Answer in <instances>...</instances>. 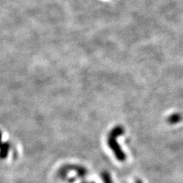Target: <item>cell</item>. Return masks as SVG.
Segmentation results:
<instances>
[{
    "mask_svg": "<svg viewBox=\"0 0 183 183\" xmlns=\"http://www.w3.org/2000/svg\"><path fill=\"white\" fill-rule=\"evenodd\" d=\"M124 133V130L122 126H116L113 129L109 134L108 139H107V143L111 150L113 151V153L115 154V157L117 160L120 162H124L126 160V154L124 153L121 147L117 143V138Z\"/></svg>",
    "mask_w": 183,
    "mask_h": 183,
    "instance_id": "cell-1",
    "label": "cell"
},
{
    "mask_svg": "<svg viewBox=\"0 0 183 183\" xmlns=\"http://www.w3.org/2000/svg\"><path fill=\"white\" fill-rule=\"evenodd\" d=\"M182 115L180 113H176L169 115L167 119V122L169 124H176L182 121Z\"/></svg>",
    "mask_w": 183,
    "mask_h": 183,
    "instance_id": "cell-2",
    "label": "cell"
},
{
    "mask_svg": "<svg viewBox=\"0 0 183 183\" xmlns=\"http://www.w3.org/2000/svg\"><path fill=\"white\" fill-rule=\"evenodd\" d=\"M10 145L8 142H4V143L1 144V154H0L1 159H5L7 157L9 150H10Z\"/></svg>",
    "mask_w": 183,
    "mask_h": 183,
    "instance_id": "cell-3",
    "label": "cell"
},
{
    "mask_svg": "<svg viewBox=\"0 0 183 183\" xmlns=\"http://www.w3.org/2000/svg\"><path fill=\"white\" fill-rule=\"evenodd\" d=\"M101 177L104 183H113L112 178L107 172H103L101 174Z\"/></svg>",
    "mask_w": 183,
    "mask_h": 183,
    "instance_id": "cell-4",
    "label": "cell"
},
{
    "mask_svg": "<svg viewBox=\"0 0 183 183\" xmlns=\"http://www.w3.org/2000/svg\"><path fill=\"white\" fill-rule=\"evenodd\" d=\"M135 183H143V182H142V180L138 179V180H137V181H136Z\"/></svg>",
    "mask_w": 183,
    "mask_h": 183,
    "instance_id": "cell-5",
    "label": "cell"
},
{
    "mask_svg": "<svg viewBox=\"0 0 183 183\" xmlns=\"http://www.w3.org/2000/svg\"><path fill=\"white\" fill-rule=\"evenodd\" d=\"M90 183H95V182H90Z\"/></svg>",
    "mask_w": 183,
    "mask_h": 183,
    "instance_id": "cell-6",
    "label": "cell"
},
{
    "mask_svg": "<svg viewBox=\"0 0 183 183\" xmlns=\"http://www.w3.org/2000/svg\"><path fill=\"white\" fill-rule=\"evenodd\" d=\"M83 183H88V182H83Z\"/></svg>",
    "mask_w": 183,
    "mask_h": 183,
    "instance_id": "cell-7",
    "label": "cell"
}]
</instances>
